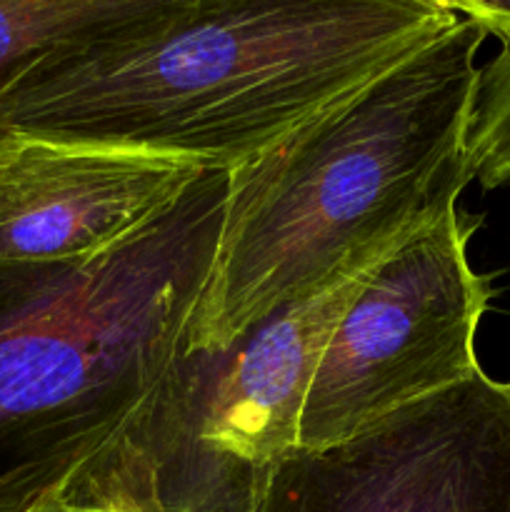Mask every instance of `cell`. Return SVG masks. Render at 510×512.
I'll return each instance as SVG.
<instances>
[{"label":"cell","mask_w":510,"mask_h":512,"mask_svg":"<svg viewBox=\"0 0 510 512\" xmlns=\"http://www.w3.org/2000/svg\"><path fill=\"white\" fill-rule=\"evenodd\" d=\"M253 512H510V383L480 368L348 440L298 448Z\"/></svg>","instance_id":"8992f818"},{"label":"cell","mask_w":510,"mask_h":512,"mask_svg":"<svg viewBox=\"0 0 510 512\" xmlns=\"http://www.w3.org/2000/svg\"><path fill=\"white\" fill-rule=\"evenodd\" d=\"M475 228L455 205L363 275L310 378L300 450L348 440L478 373L475 335L493 285L468 260Z\"/></svg>","instance_id":"5b68a950"},{"label":"cell","mask_w":510,"mask_h":512,"mask_svg":"<svg viewBox=\"0 0 510 512\" xmlns=\"http://www.w3.org/2000/svg\"><path fill=\"white\" fill-rule=\"evenodd\" d=\"M173 3L178 0H0V93L55 50Z\"/></svg>","instance_id":"ba28073f"},{"label":"cell","mask_w":510,"mask_h":512,"mask_svg":"<svg viewBox=\"0 0 510 512\" xmlns=\"http://www.w3.org/2000/svg\"><path fill=\"white\" fill-rule=\"evenodd\" d=\"M365 273L273 310L225 348L180 350L63 512H253L298 450L310 378Z\"/></svg>","instance_id":"277c9868"},{"label":"cell","mask_w":510,"mask_h":512,"mask_svg":"<svg viewBox=\"0 0 510 512\" xmlns=\"http://www.w3.org/2000/svg\"><path fill=\"white\" fill-rule=\"evenodd\" d=\"M200 173L133 150L0 135V263L103 253L168 208Z\"/></svg>","instance_id":"52a82bcc"},{"label":"cell","mask_w":510,"mask_h":512,"mask_svg":"<svg viewBox=\"0 0 510 512\" xmlns=\"http://www.w3.org/2000/svg\"><path fill=\"white\" fill-rule=\"evenodd\" d=\"M228 173L203 170L113 248L0 263V512H63L188 345Z\"/></svg>","instance_id":"3957f363"},{"label":"cell","mask_w":510,"mask_h":512,"mask_svg":"<svg viewBox=\"0 0 510 512\" xmlns=\"http://www.w3.org/2000/svg\"><path fill=\"white\" fill-rule=\"evenodd\" d=\"M458 18L450 0H178L33 65L0 93V135L233 170Z\"/></svg>","instance_id":"6da1fadb"},{"label":"cell","mask_w":510,"mask_h":512,"mask_svg":"<svg viewBox=\"0 0 510 512\" xmlns=\"http://www.w3.org/2000/svg\"><path fill=\"white\" fill-rule=\"evenodd\" d=\"M468 153L483 188L510 183V43H500L495 58L480 65Z\"/></svg>","instance_id":"9c48e42d"},{"label":"cell","mask_w":510,"mask_h":512,"mask_svg":"<svg viewBox=\"0 0 510 512\" xmlns=\"http://www.w3.org/2000/svg\"><path fill=\"white\" fill-rule=\"evenodd\" d=\"M465 18L475 20L495 35L500 43H510V0H450Z\"/></svg>","instance_id":"30bf717a"},{"label":"cell","mask_w":510,"mask_h":512,"mask_svg":"<svg viewBox=\"0 0 510 512\" xmlns=\"http://www.w3.org/2000/svg\"><path fill=\"white\" fill-rule=\"evenodd\" d=\"M488 30H448L228 170L218 248L185 348H225L288 303L373 268L458 205L478 53Z\"/></svg>","instance_id":"7a4b0ae2"}]
</instances>
